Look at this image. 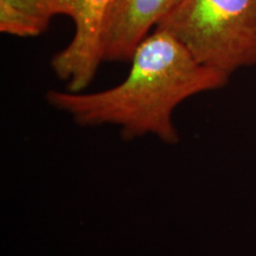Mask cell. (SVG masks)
<instances>
[{"label":"cell","mask_w":256,"mask_h":256,"mask_svg":"<svg viewBox=\"0 0 256 256\" xmlns=\"http://www.w3.org/2000/svg\"><path fill=\"white\" fill-rule=\"evenodd\" d=\"M126 78L114 87L84 92H46L51 107L80 127L113 126L126 140L152 136L166 145L179 142L174 114L202 92L223 88L229 78L200 64L171 34L156 28L134 51Z\"/></svg>","instance_id":"1"},{"label":"cell","mask_w":256,"mask_h":256,"mask_svg":"<svg viewBox=\"0 0 256 256\" xmlns=\"http://www.w3.org/2000/svg\"><path fill=\"white\" fill-rule=\"evenodd\" d=\"M156 28L228 78L256 64V0H183Z\"/></svg>","instance_id":"2"},{"label":"cell","mask_w":256,"mask_h":256,"mask_svg":"<svg viewBox=\"0 0 256 256\" xmlns=\"http://www.w3.org/2000/svg\"><path fill=\"white\" fill-rule=\"evenodd\" d=\"M113 0H62V14L75 24L70 43L51 58V69L70 92H83L94 80L102 52V26Z\"/></svg>","instance_id":"3"},{"label":"cell","mask_w":256,"mask_h":256,"mask_svg":"<svg viewBox=\"0 0 256 256\" xmlns=\"http://www.w3.org/2000/svg\"><path fill=\"white\" fill-rule=\"evenodd\" d=\"M183 0H113L102 26L104 60L128 62L139 44Z\"/></svg>","instance_id":"4"},{"label":"cell","mask_w":256,"mask_h":256,"mask_svg":"<svg viewBox=\"0 0 256 256\" xmlns=\"http://www.w3.org/2000/svg\"><path fill=\"white\" fill-rule=\"evenodd\" d=\"M62 14V0H0V31L20 38L37 37Z\"/></svg>","instance_id":"5"}]
</instances>
